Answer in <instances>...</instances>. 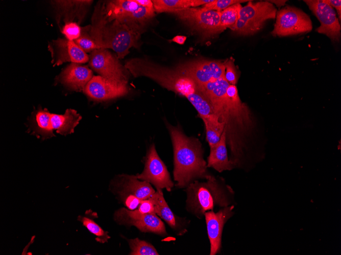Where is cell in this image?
I'll use <instances>...</instances> for the list:
<instances>
[{"instance_id": "1", "label": "cell", "mask_w": 341, "mask_h": 255, "mask_svg": "<svg viewBox=\"0 0 341 255\" xmlns=\"http://www.w3.org/2000/svg\"><path fill=\"white\" fill-rule=\"evenodd\" d=\"M205 95L218 120L224 124L229 158L233 168L249 171L263 157L252 112L241 100L236 86L225 80L208 85Z\"/></svg>"}, {"instance_id": "2", "label": "cell", "mask_w": 341, "mask_h": 255, "mask_svg": "<svg viewBox=\"0 0 341 255\" xmlns=\"http://www.w3.org/2000/svg\"><path fill=\"white\" fill-rule=\"evenodd\" d=\"M125 67L135 77H149L168 90L185 97L202 120H218L198 84L176 67L163 66L146 58H133L126 61Z\"/></svg>"}, {"instance_id": "3", "label": "cell", "mask_w": 341, "mask_h": 255, "mask_svg": "<svg viewBox=\"0 0 341 255\" xmlns=\"http://www.w3.org/2000/svg\"><path fill=\"white\" fill-rule=\"evenodd\" d=\"M174 149V180L178 188L187 187L198 179H206L211 174L204 160L202 144L198 138L187 136L179 125L165 122Z\"/></svg>"}, {"instance_id": "4", "label": "cell", "mask_w": 341, "mask_h": 255, "mask_svg": "<svg viewBox=\"0 0 341 255\" xmlns=\"http://www.w3.org/2000/svg\"><path fill=\"white\" fill-rule=\"evenodd\" d=\"M206 180H195L186 189V210L199 218L216 206L227 207L234 201V192L223 178L211 175Z\"/></svg>"}, {"instance_id": "5", "label": "cell", "mask_w": 341, "mask_h": 255, "mask_svg": "<svg viewBox=\"0 0 341 255\" xmlns=\"http://www.w3.org/2000/svg\"><path fill=\"white\" fill-rule=\"evenodd\" d=\"M89 32L100 48L111 49L117 58L121 59L130 53L131 48L138 47L141 36L116 20L107 22L103 15V4L96 6Z\"/></svg>"}, {"instance_id": "6", "label": "cell", "mask_w": 341, "mask_h": 255, "mask_svg": "<svg viewBox=\"0 0 341 255\" xmlns=\"http://www.w3.org/2000/svg\"><path fill=\"white\" fill-rule=\"evenodd\" d=\"M103 12L107 22L116 20L141 36L155 11L154 7H143L134 0H113L103 3Z\"/></svg>"}, {"instance_id": "7", "label": "cell", "mask_w": 341, "mask_h": 255, "mask_svg": "<svg viewBox=\"0 0 341 255\" xmlns=\"http://www.w3.org/2000/svg\"><path fill=\"white\" fill-rule=\"evenodd\" d=\"M277 10L267 1L249 2L240 10L238 19L231 29L242 36L252 35L260 31L266 21L276 18Z\"/></svg>"}, {"instance_id": "8", "label": "cell", "mask_w": 341, "mask_h": 255, "mask_svg": "<svg viewBox=\"0 0 341 255\" xmlns=\"http://www.w3.org/2000/svg\"><path fill=\"white\" fill-rule=\"evenodd\" d=\"M168 13L203 36L210 37L218 34L221 12L203 8H188L171 11Z\"/></svg>"}, {"instance_id": "9", "label": "cell", "mask_w": 341, "mask_h": 255, "mask_svg": "<svg viewBox=\"0 0 341 255\" xmlns=\"http://www.w3.org/2000/svg\"><path fill=\"white\" fill-rule=\"evenodd\" d=\"M276 20L272 34L283 37L310 32L312 29L310 17L299 9L286 6L276 13Z\"/></svg>"}, {"instance_id": "10", "label": "cell", "mask_w": 341, "mask_h": 255, "mask_svg": "<svg viewBox=\"0 0 341 255\" xmlns=\"http://www.w3.org/2000/svg\"><path fill=\"white\" fill-rule=\"evenodd\" d=\"M88 62L90 67L100 76L127 84L129 72L120 63L117 57L106 49L100 48L91 51Z\"/></svg>"}, {"instance_id": "11", "label": "cell", "mask_w": 341, "mask_h": 255, "mask_svg": "<svg viewBox=\"0 0 341 255\" xmlns=\"http://www.w3.org/2000/svg\"><path fill=\"white\" fill-rule=\"evenodd\" d=\"M176 67L202 86L225 77L224 62L197 59L178 65Z\"/></svg>"}, {"instance_id": "12", "label": "cell", "mask_w": 341, "mask_h": 255, "mask_svg": "<svg viewBox=\"0 0 341 255\" xmlns=\"http://www.w3.org/2000/svg\"><path fill=\"white\" fill-rule=\"evenodd\" d=\"M114 219L119 224L134 225L142 232L161 236L167 234L163 222L156 214L143 213L138 210L132 211L121 208L114 213Z\"/></svg>"}, {"instance_id": "13", "label": "cell", "mask_w": 341, "mask_h": 255, "mask_svg": "<svg viewBox=\"0 0 341 255\" xmlns=\"http://www.w3.org/2000/svg\"><path fill=\"white\" fill-rule=\"evenodd\" d=\"M136 176L140 180L152 184L156 189L165 188L170 191L174 186L167 169L158 155L154 144L151 146L147 152L143 171Z\"/></svg>"}, {"instance_id": "14", "label": "cell", "mask_w": 341, "mask_h": 255, "mask_svg": "<svg viewBox=\"0 0 341 255\" xmlns=\"http://www.w3.org/2000/svg\"><path fill=\"white\" fill-rule=\"evenodd\" d=\"M304 2L320 22L316 29L319 33L328 37L333 42L340 38V24L333 8L326 0H305Z\"/></svg>"}, {"instance_id": "15", "label": "cell", "mask_w": 341, "mask_h": 255, "mask_svg": "<svg viewBox=\"0 0 341 255\" xmlns=\"http://www.w3.org/2000/svg\"><path fill=\"white\" fill-rule=\"evenodd\" d=\"M110 189L121 201L129 195L145 200L155 192L149 182L139 180L136 176L126 174L116 177L111 182Z\"/></svg>"}, {"instance_id": "16", "label": "cell", "mask_w": 341, "mask_h": 255, "mask_svg": "<svg viewBox=\"0 0 341 255\" xmlns=\"http://www.w3.org/2000/svg\"><path fill=\"white\" fill-rule=\"evenodd\" d=\"M48 48L51 53L54 66L65 62L82 64L89 61V55L74 41L59 38L49 43Z\"/></svg>"}, {"instance_id": "17", "label": "cell", "mask_w": 341, "mask_h": 255, "mask_svg": "<svg viewBox=\"0 0 341 255\" xmlns=\"http://www.w3.org/2000/svg\"><path fill=\"white\" fill-rule=\"evenodd\" d=\"M233 205L223 207L215 213L209 210L204 214L208 238L210 243V255H215L221 250L222 235L225 223L234 214Z\"/></svg>"}, {"instance_id": "18", "label": "cell", "mask_w": 341, "mask_h": 255, "mask_svg": "<svg viewBox=\"0 0 341 255\" xmlns=\"http://www.w3.org/2000/svg\"><path fill=\"white\" fill-rule=\"evenodd\" d=\"M83 91L90 98L104 101L126 95L129 91L127 84L118 83L100 75L93 76Z\"/></svg>"}, {"instance_id": "19", "label": "cell", "mask_w": 341, "mask_h": 255, "mask_svg": "<svg viewBox=\"0 0 341 255\" xmlns=\"http://www.w3.org/2000/svg\"><path fill=\"white\" fill-rule=\"evenodd\" d=\"M92 1H53V4L57 11L58 23L63 20L64 23L74 22L77 19L78 23H80L86 13L87 7Z\"/></svg>"}, {"instance_id": "20", "label": "cell", "mask_w": 341, "mask_h": 255, "mask_svg": "<svg viewBox=\"0 0 341 255\" xmlns=\"http://www.w3.org/2000/svg\"><path fill=\"white\" fill-rule=\"evenodd\" d=\"M93 76L92 70L88 67L72 63L62 72L59 79L69 89L80 91H83Z\"/></svg>"}, {"instance_id": "21", "label": "cell", "mask_w": 341, "mask_h": 255, "mask_svg": "<svg viewBox=\"0 0 341 255\" xmlns=\"http://www.w3.org/2000/svg\"><path fill=\"white\" fill-rule=\"evenodd\" d=\"M154 204L155 213L162 218L178 235L187 231V221L176 216L170 209L163 197L162 189L156 191L149 198Z\"/></svg>"}, {"instance_id": "22", "label": "cell", "mask_w": 341, "mask_h": 255, "mask_svg": "<svg viewBox=\"0 0 341 255\" xmlns=\"http://www.w3.org/2000/svg\"><path fill=\"white\" fill-rule=\"evenodd\" d=\"M210 149V154L207 158V167H212L220 173L234 168L228 155L224 130L218 143Z\"/></svg>"}, {"instance_id": "23", "label": "cell", "mask_w": 341, "mask_h": 255, "mask_svg": "<svg viewBox=\"0 0 341 255\" xmlns=\"http://www.w3.org/2000/svg\"><path fill=\"white\" fill-rule=\"evenodd\" d=\"M81 119V116L76 110L67 109L63 115L51 114V122L53 130L66 135L74 132Z\"/></svg>"}, {"instance_id": "24", "label": "cell", "mask_w": 341, "mask_h": 255, "mask_svg": "<svg viewBox=\"0 0 341 255\" xmlns=\"http://www.w3.org/2000/svg\"><path fill=\"white\" fill-rule=\"evenodd\" d=\"M51 114L46 109H39L34 116L31 129L33 134L42 137V139H47L55 136L51 122Z\"/></svg>"}, {"instance_id": "25", "label": "cell", "mask_w": 341, "mask_h": 255, "mask_svg": "<svg viewBox=\"0 0 341 255\" xmlns=\"http://www.w3.org/2000/svg\"><path fill=\"white\" fill-rule=\"evenodd\" d=\"M212 0H153L155 11L157 13L204 5Z\"/></svg>"}, {"instance_id": "26", "label": "cell", "mask_w": 341, "mask_h": 255, "mask_svg": "<svg viewBox=\"0 0 341 255\" xmlns=\"http://www.w3.org/2000/svg\"><path fill=\"white\" fill-rule=\"evenodd\" d=\"M96 213L93 212L91 210H87L85 216L80 215L78 217V220L82 223L83 226L92 234L96 236V240L100 243L107 242L110 238L108 232L105 231L93 220L96 217Z\"/></svg>"}, {"instance_id": "27", "label": "cell", "mask_w": 341, "mask_h": 255, "mask_svg": "<svg viewBox=\"0 0 341 255\" xmlns=\"http://www.w3.org/2000/svg\"><path fill=\"white\" fill-rule=\"evenodd\" d=\"M242 6L238 3L233 5L221 12L218 33L225 30L227 28L232 29L237 22L239 12Z\"/></svg>"}, {"instance_id": "28", "label": "cell", "mask_w": 341, "mask_h": 255, "mask_svg": "<svg viewBox=\"0 0 341 255\" xmlns=\"http://www.w3.org/2000/svg\"><path fill=\"white\" fill-rule=\"evenodd\" d=\"M203 121L205 127L206 139L211 148L220 141L224 130V125L218 120L209 119Z\"/></svg>"}, {"instance_id": "29", "label": "cell", "mask_w": 341, "mask_h": 255, "mask_svg": "<svg viewBox=\"0 0 341 255\" xmlns=\"http://www.w3.org/2000/svg\"><path fill=\"white\" fill-rule=\"evenodd\" d=\"M131 255H158V252L150 243L136 238L128 240Z\"/></svg>"}, {"instance_id": "30", "label": "cell", "mask_w": 341, "mask_h": 255, "mask_svg": "<svg viewBox=\"0 0 341 255\" xmlns=\"http://www.w3.org/2000/svg\"><path fill=\"white\" fill-rule=\"evenodd\" d=\"M85 52H91L100 49L89 32V25L81 27V34L79 38L74 41Z\"/></svg>"}, {"instance_id": "31", "label": "cell", "mask_w": 341, "mask_h": 255, "mask_svg": "<svg viewBox=\"0 0 341 255\" xmlns=\"http://www.w3.org/2000/svg\"><path fill=\"white\" fill-rule=\"evenodd\" d=\"M224 65L225 67V78L226 80L230 84L236 86L239 77V72L235 66L232 58L225 61Z\"/></svg>"}, {"instance_id": "32", "label": "cell", "mask_w": 341, "mask_h": 255, "mask_svg": "<svg viewBox=\"0 0 341 255\" xmlns=\"http://www.w3.org/2000/svg\"><path fill=\"white\" fill-rule=\"evenodd\" d=\"M248 1L243 0H212L211 2L203 5L204 6L202 8L206 10L221 12L233 5Z\"/></svg>"}, {"instance_id": "33", "label": "cell", "mask_w": 341, "mask_h": 255, "mask_svg": "<svg viewBox=\"0 0 341 255\" xmlns=\"http://www.w3.org/2000/svg\"><path fill=\"white\" fill-rule=\"evenodd\" d=\"M61 32L66 39L75 41L81 36V27L76 22H67L64 24Z\"/></svg>"}, {"instance_id": "34", "label": "cell", "mask_w": 341, "mask_h": 255, "mask_svg": "<svg viewBox=\"0 0 341 255\" xmlns=\"http://www.w3.org/2000/svg\"><path fill=\"white\" fill-rule=\"evenodd\" d=\"M138 210L143 213L156 214L154 204L150 199L141 200Z\"/></svg>"}, {"instance_id": "35", "label": "cell", "mask_w": 341, "mask_h": 255, "mask_svg": "<svg viewBox=\"0 0 341 255\" xmlns=\"http://www.w3.org/2000/svg\"><path fill=\"white\" fill-rule=\"evenodd\" d=\"M141 200L133 195H129L121 201L129 209L134 210L139 206Z\"/></svg>"}, {"instance_id": "36", "label": "cell", "mask_w": 341, "mask_h": 255, "mask_svg": "<svg viewBox=\"0 0 341 255\" xmlns=\"http://www.w3.org/2000/svg\"><path fill=\"white\" fill-rule=\"evenodd\" d=\"M327 2L336 11L338 16L339 21L341 20V1L340 0H326Z\"/></svg>"}, {"instance_id": "37", "label": "cell", "mask_w": 341, "mask_h": 255, "mask_svg": "<svg viewBox=\"0 0 341 255\" xmlns=\"http://www.w3.org/2000/svg\"><path fill=\"white\" fill-rule=\"evenodd\" d=\"M137 4L145 8L154 7L153 4L151 0H134Z\"/></svg>"}, {"instance_id": "38", "label": "cell", "mask_w": 341, "mask_h": 255, "mask_svg": "<svg viewBox=\"0 0 341 255\" xmlns=\"http://www.w3.org/2000/svg\"><path fill=\"white\" fill-rule=\"evenodd\" d=\"M186 39L187 37L185 36L178 35L174 37L172 40H170V41L182 45L184 44Z\"/></svg>"}]
</instances>
